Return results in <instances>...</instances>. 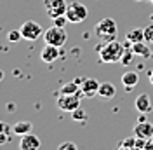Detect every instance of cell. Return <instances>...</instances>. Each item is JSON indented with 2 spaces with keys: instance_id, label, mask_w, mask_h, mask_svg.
Wrapping results in <instances>:
<instances>
[{
  "instance_id": "obj_1",
  "label": "cell",
  "mask_w": 153,
  "mask_h": 150,
  "mask_svg": "<svg viewBox=\"0 0 153 150\" xmlns=\"http://www.w3.org/2000/svg\"><path fill=\"white\" fill-rule=\"evenodd\" d=\"M124 52L125 47L118 40H111V42H106L99 49V59H101V63H117L122 59Z\"/></svg>"
},
{
  "instance_id": "obj_19",
  "label": "cell",
  "mask_w": 153,
  "mask_h": 150,
  "mask_svg": "<svg viewBox=\"0 0 153 150\" xmlns=\"http://www.w3.org/2000/svg\"><path fill=\"white\" fill-rule=\"evenodd\" d=\"M71 117H73V121L82 122V121H85V119H87V113L84 112V110H82L80 106H78L76 110H73V112H71Z\"/></svg>"
},
{
  "instance_id": "obj_18",
  "label": "cell",
  "mask_w": 153,
  "mask_h": 150,
  "mask_svg": "<svg viewBox=\"0 0 153 150\" xmlns=\"http://www.w3.org/2000/svg\"><path fill=\"white\" fill-rule=\"evenodd\" d=\"M59 94H82V89H80V84L75 80V82H68L63 86L59 89Z\"/></svg>"
},
{
  "instance_id": "obj_31",
  "label": "cell",
  "mask_w": 153,
  "mask_h": 150,
  "mask_svg": "<svg viewBox=\"0 0 153 150\" xmlns=\"http://www.w3.org/2000/svg\"><path fill=\"white\" fill-rule=\"evenodd\" d=\"M2 79H4V72H2V70H0V80H2Z\"/></svg>"
},
{
  "instance_id": "obj_29",
  "label": "cell",
  "mask_w": 153,
  "mask_h": 150,
  "mask_svg": "<svg viewBox=\"0 0 153 150\" xmlns=\"http://www.w3.org/2000/svg\"><path fill=\"white\" fill-rule=\"evenodd\" d=\"M118 150H136V148H129V147H125V145H120Z\"/></svg>"
},
{
  "instance_id": "obj_36",
  "label": "cell",
  "mask_w": 153,
  "mask_h": 150,
  "mask_svg": "<svg viewBox=\"0 0 153 150\" xmlns=\"http://www.w3.org/2000/svg\"><path fill=\"white\" fill-rule=\"evenodd\" d=\"M143 150H144V148H143Z\"/></svg>"
},
{
  "instance_id": "obj_2",
  "label": "cell",
  "mask_w": 153,
  "mask_h": 150,
  "mask_svg": "<svg viewBox=\"0 0 153 150\" xmlns=\"http://www.w3.org/2000/svg\"><path fill=\"white\" fill-rule=\"evenodd\" d=\"M94 33H96V37L99 38L101 42H105V44L106 42H111V40H117L118 28H117L115 19H111V18L101 19L94 26Z\"/></svg>"
},
{
  "instance_id": "obj_12",
  "label": "cell",
  "mask_w": 153,
  "mask_h": 150,
  "mask_svg": "<svg viewBox=\"0 0 153 150\" xmlns=\"http://www.w3.org/2000/svg\"><path fill=\"white\" fill-rule=\"evenodd\" d=\"M134 106H136V110L139 113H148V112H152V100H150V96L146 93L143 94H139L137 98H136V101H134Z\"/></svg>"
},
{
  "instance_id": "obj_22",
  "label": "cell",
  "mask_w": 153,
  "mask_h": 150,
  "mask_svg": "<svg viewBox=\"0 0 153 150\" xmlns=\"http://www.w3.org/2000/svg\"><path fill=\"white\" fill-rule=\"evenodd\" d=\"M57 150H78V147H76L73 141H65V143H61L57 147Z\"/></svg>"
},
{
  "instance_id": "obj_7",
  "label": "cell",
  "mask_w": 153,
  "mask_h": 150,
  "mask_svg": "<svg viewBox=\"0 0 153 150\" xmlns=\"http://www.w3.org/2000/svg\"><path fill=\"white\" fill-rule=\"evenodd\" d=\"M44 7H45V12L51 19L57 18V16H63L66 14V7L68 4L65 0H44Z\"/></svg>"
},
{
  "instance_id": "obj_23",
  "label": "cell",
  "mask_w": 153,
  "mask_h": 150,
  "mask_svg": "<svg viewBox=\"0 0 153 150\" xmlns=\"http://www.w3.org/2000/svg\"><path fill=\"white\" fill-rule=\"evenodd\" d=\"M132 56H134L132 49L125 51V52H124V56H122V59H120V63H122V65H129V63H131V59H132Z\"/></svg>"
},
{
  "instance_id": "obj_6",
  "label": "cell",
  "mask_w": 153,
  "mask_h": 150,
  "mask_svg": "<svg viewBox=\"0 0 153 150\" xmlns=\"http://www.w3.org/2000/svg\"><path fill=\"white\" fill-rule=\"evenodd\" d=\"M19 32H21V35H23L25 40H37V38L42 37V26L38 25L37 21H31V19L25 21L21 25Z\"/></svg>"
},
{
  "instance_id": "obj_27",
  "label": "cell",
  "mask_w": 153,
  "mask_h": 150,
  "mask_svg": "<svg viewBox=\"0 0 153 150\" xmlns=\"http://www.w3.org/2000/svg\"><path fill=\"white\" fill-rule=\"evenodd\" d=\"M7 140H9V133H0V145L7 143Z\"/></svg>"
},
{
  "instance_id": "obj_32",
  "label": "cell",
  "mask_w": 153,
  "mask_h": 150,
  "mask_svg": "<svg viewBox=\"0 0 153 150\" xmlns=\"http://www.w3.org/2000/svg\"><path fill=\"white\" fill-rule=\"evenodd\" d=\"M150 21H152V23H153V12H152V14H150Z\"/></svg>"
},
{
  "instance_id": "obj_20",
  "label": "cell",
  "mask_w": 153,
  "mask_h": 150,
  "mask_svg": "<svg viewBox=\"0 0 153 150\" xmlns=\"http://www.w3.org/2000/svg\"><path fill=\"white\" fill-rule=\"evenodd\" d=\"M144 42L153 44V23H152V25H148V26L144 28Z\"/></svg>"
},
{
  "instance_id": "obj_10",
  "label": "cell",
  "mask_w": 153,
  "mask_h": 150,
  "mask_svg": "<svg viewBox=\"0 0 153 150\" xmlns=\"http://www.w3.org/2000/svg\"><path fill=\"white\" fill-rule=\"evenodd\" d=\"M19 148L21 150H38L40 148V138L35 136V134H25L21 136V141H19Z\"/></svg>"
},
{
  "instance_id": "obj_21",
  "label": "cell",
  "mask_w": 153,
  "mask_h": 150,
  "mask_svg": "<svg viewBox=\"0 0 153 150\" xmlns=\"http://www.w3.org/2000/svg\"><path fill=\"white\" fill-rule=\"evenodd\" d=\"M7 38H9L10 42H19V40L23 38V35H21V32H19V30H10L9 35H7Z\"/></svg>"
},
{
  "instance_id": "obj_8",
  "label": "cell",
  "mask_w": 153,
  "mask_h": 150,
  "mask_svg": "<svg viewBox=\"0 0 153 150\" xmlns=\"http://www.w3.org/2000/svg\"><path fill=\"white\" fill-rule=\"evenodd\" d=\"M99 82L96 80V79H92V77H87V79H84L82 80V84H80V89H82V94L84 96H87V98H92V96H96V94L99 93Z\"/></svg>"
},
{
  "instance_id": "obj_26",
  "label": "cell",
  "mask_w": 153,
  "mask_h": 150,
  "mask_svg": "<svg viewBox=\"0 0 153 150\" xmlns=\"http://www.w3.org/2000/svg\"><path fill=\"white\" fill-rule=\"evenodd\" d=\"M144 145H146V140H144V138H137V136H136V150H143Z\"/></svg>"
},
{
  "instance_id": "obj_14",
  "label": "cell",
  "mask_w": 153,
  "mask_h": 150,
  "mask_svg": "<svg viewBox=\"0 0 153 150\" xmlns=\"http://www.w3.org/2000/svg\"><path fill=\"white\" fill-rule=\"evenodd\" d=\"M31 129H33V126H31V122H28V121H19L12 126V133H14L16 136H25V134L31 133Z\"/></svg>"
},
{
  "instance_id": "obj_4",
  "label": "cell",
  "mask_w": 153,
  "mask_h": 150,
  "mask_svg": "<svg viewBox=\"0 0 153 150\" xmlns=\"http://www.w3.org/2000/svg\"><path fill=\"white\" fill-rule=\"evenodd\" d=\"M89 16V10L84 4H80V2H71V4H68L66 7V18L70 23H73V25H78V23H82L84 19H87Z\"/></svg>"
},
{
  "instance_id": "obj_33",
  "label": "cell",
  "mask_w": 153,
  "mask_h": 150,
  "mask_svg": "<svg viewBox=\"0 0 153 150\" xmlns=\"http://www.w3.org/2000/svg\"><path fill=\"white\" fill-rule=\"evenodd\" d=\"M136 2H141V0H136Z\"/></svg>"
},
{
  "instance_id": "obj_34",
  "label": "cell",
  "mask_w": 153,
  "mask_h": 150,
  "mask_svg": "<svg viewBox=\"0 0 153 150\" xmlns=\"http://www.w3.org/2000/svg\"><path fill=\"white\" fill-rule=\"evenodd\" d=\"M150 2H152V4H153V0H150Z\"/></svg>"
},
{
  "instance_id": "obj_16",
  "label": "cell",
  "mask_w": 153,
  "mask_h": 150,
  "mask_svg": "<svg viewBox=\"0 0 153 150\" xmlns=\"http://www.w3.org/2000/svg\"><path fill=\"white\" fill-rule=\"evenodd\" d=\"M139 82V75L136 74V72H125L124 75H122V84L127 87V89H131V87H134V86Z\"/></svg>"
},
{
  "instance_id": "obj_9",
  "label": "cell",
  "mask_w": 153,
  "mask_h": 150,
  "mask_svg": "<svg viewBox=\"0 0 153 150\" xmlns=\"http://www.w3.org/2000/svg\"><path fill=\"white\" fill-rule=\"evenodd\" d=\"M134 136L150 140L153 136V124H150V122H146V121H139L134 126Z\"/></svg>"
},
{
  "instance_id": "obj_30",
  "label": "cell",
  "mask_w": 153,
  "mask_h": 150,
  "mask_svg": "<svg viewBox=\"0 0 153 150\" xmlns=\"http://www.w3.org/2000/svg\"><path fill=\"white\" fill-rule=\"evenodd\" d=\"M150 82H152V86H153V70L150 72Z\"/></svg>"
},
{
  "instance_id": "obj_3",
  "label": "cell",
  "mask_w": 153,
  "mask_h": 150,
  "mask_svg": "<svg viewBox=\"0 0 153 150\" xmlns=\"http://www.w3.org/2000/svg\"><path fill=\"white\" fill-rule=\"evenodd\" d=\"M44 40H45V44H49V46H56L61 49V47L66 44L68 35H66V32H65V28L54 25V26H51L49 30L44 32Z\"/></svg>"
},
{
  "instance_id": "obj_5",
  "label": "cell",
  "mask_w": 153,
  "mask_h": 150,
  "mask_svg": "<svg viewBox=\"0 0 153 150\" xmlns=\"http://www.w3.org/2000/svg\"><path fill=\"white\" fill-rule=\"evenodd\" d=\"M80 96L82 94H59L56 105L63 112H73L80 106Z\"/></svg>"
},
{
  "instance_id": "obj_17",
  "label": "cell",
  "mask_w": 153,
  "mask_h": 150,
  "mask_svg": "<svg viewBox=\"0 0 153 150\" xmlns=\"http://www.w3.org/2000/svg\"><path fill=\"white\" fill-rule=\"evenodd\" d=\"M132 52L136 56H143V58H150L152 52H150V47L146 46L144 42H137V44H132Z\"/></svg>"
},
{
  "instance_id": "obj_28",
  "label": "cell",
  "mask_w": 153,
  "mask_h": 150,
  "mask_svg": "<svg viewBox=\"0 0 153 150\" xmlns=\"http://www.w3.org/2000/svg\"><path fill=\"white\" fill-rule=\"evenodd\" d=\"M12 128H9L7 124H4V122H0V133H9Z\"/></svg>"
},
{
  "instance_id": "obj_24",
  "label": "cell",
  "mask_w": 153,
  "mask_h": 150,
  "mask_svg": "<svg viewBox=\"0 0 153 150\" xmlns=\"http://www.w3.org/2000/svg\"><path fill=\"white\" fill-rule=\"evenodd\" d=\"M52 21H54V25H56V26L65 28V25L68 23V18H66V14H63V16H57V18H54Z\"/></svg>"
},
{
  "instance_id": "obj_15",
  "label": "cell",
  "mask_w": 153,
  "mask_h": 150,
  "mask_svg": "<svg viewBox=\"0 0 153 150\" xmlns=\"http://www.w3.org/2000/svg\"><path fill=\"white\" fill-rule=\"evenodd\" d=\"M127 42L129 44H137V42H144V30L134 28L131 32H127Z\"/></svg>"
},
{
  "instance_id": "obj_35",
  "label": "cell",
  "mask_w": 153,
  "mask_h": 150,
  "mask_svg": "<svg viewBox=\"0 0 153 150\" xmlns=\"http://www.w3.org/2000/svg\"><path fill=\"white\" fill-rule=\"evenodd\" d=\"M152 141H153V136H152Z\"/></svg>"
},
{
  "instance_id": "obj_25",
  "label": "cell",
  "mask_w": 153,
  "mask_h": 150,
  "mask_svg": "<svg viewBox=\"0 0 153 150\" xmlns=\"http://www.w3.org/2000/svg\"><path fill=\"white\" fill-rule=\"evenodd\" d=\"M122 145L129 147V148H136V136H134V138H125V140L122 141Z\"/></svg>"
},
{
  "instance_id": "obj_13",
  "label": "cell",
  "mask_w": 153,
  "mask_h": 150,
  "mask_svg": "<svg viewBox=\"0 0 153 150\" xmlns=\"http://www.w3.org/2000/svg\"><path fill=\"white\" fill-rule=\"evenodd\" d=\"M115 94H117V87L111 82H101L97 96H101L105 100H111V98H115Z\"/></svg>"
},
{
  "instance_id": "obj_11",
  "label": "cell",
  "mask_w": 153,
  "mask_h": 150,
  "mask_svg": "<svg viewBox=\"0 0 153 150\" xmlns=\"http://www.w3.org/2000/svg\"><path fill=\"white\" fill-rule=\"evenodd\" d=\"M57 58H59V47L45 44V47H44L42 52H40V59H42L44 63H54Z\"/></svg>"
}]
</instances>
